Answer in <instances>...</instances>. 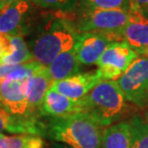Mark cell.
<instances>
[{
	"label": "cell",
	"mask_w": 148,
	"mask_h": 148,
	"mask_svg": "<svg viewBox=\"0 0 148 148\" xmlns=\"http://www.w3.org/2000/svg\"><path fill=\"white\" fill-rule=\"evenodd\" d=\"M36 6L50 10L72 12L77 7L78 0H31Z\"/></svg>",
	"instance_id": "cell-21"
},
{
	"label": "cell",
	"mask_w": 148,
	"mask_h": 148,
	"mask_svg": "<svg viewBox=\"0 0 148 148\" xmlns=\"http://www.w3.org/2000/svg\"><path fill=\"white\" fill-rule=\"evenodd\" d=\"M32 77L26 79L0 80V100L2 106L12 115L34 119L29 112V90Z\"/></svg>",
	"instance_id": "cell-7"
},
{
	"label": "cell",
	"mask_w": 148,
	"mask_h": 148,
	"mask_svg": "<svg viewBox=\"0 0 148 148\" xmlns=\"http://www.w3.org/2000/svg\"><path fill=\"white\" fill-rule=\"evenodd\" d=\"M79 102L82 112L92 116L103 128L140 114V108L128 101L116 81L101 82Z\"/></svg>",
	"instance_id": "cell-1"
},
{
	"label": "cell",
	"mask_w": 148,
	"mask_h": 148,
	"mask_svg": "<svg viewBox=\"0 0 148 148\" xmlns=\"http://www.w3.org/2000/svg\"><path fill=\"white\" fill-rule=\"evenodd\" d=\"M133 2L138 10L148 17V0H133Z\"/></svg>",
	"instance_id": "cell-23"
},
{
	"label": "cell",
	"mask_w": 148,
	"mask_h": 148,
	"mask_svg": "<svg viewBox=\"0 0 148 148\" xmlns=\"http://www.w3.org/2000/svg\"><path fill=\"white\" fill-rule=\"evenodd\" d=\"M18 1H21V0H0V11L4 7H6V6L12 4V3H14V2H18Z\"/></svg>",
	"instance_id": "cell-24"
},
{
	"label": "cell",
	"mask_w": 148,
	"mask_h": 148,
	"mask_svg": "<svg viewBox=\"0 0 148 148\" xmlns=\"http://www.w3.org/2000/svg\"><path fill=\"white\" fill-rule=\"evenodd\" d=\"M104 128L84 112L52 117L47 127L48 136L70 148H102Z\"/></svg>",
	"instance_id": "cell-2"
},
{
	"label": "cell",
	"mask_w": 148,
	"mask_h": 148,
	"mask_svg": "<svg viewBox=\"0 0 148 148\" xmlns=\"http://www.w3.org/2000/svg\"><path fill=\"white\" fill-rule=\"evenodd\" d=\"M80 112H82V109L79 100H72L52 89L47 92L41 107L42 115L50 117H62Z\"/></svg>",
	"instance_id": "cell-13"
},
{
	"label": "cell",
	"mask_w": 148,
	"mask_h": 148,
	"mask_svg": "<svg viewBox=\"0 0 148 148\" xmlns=\"http://www.w3.org/2000/svg\"><path fill=\"white\" fill-rule=\"evenodd\" d=\"M83 8L100 9V10H133V0H80Z\"/></svg>",
	"instance_id": "cell-20"
},
{
	"label": "cell",
	"mask_w": 148,
	"mask_h": 148,
	"mask_svg": "<svg viewBox=\"0 0 148 148\" xmlns=\"http://www.w3.org/2000/svg\"><path fill=\"white\" fill-rule=\"evenodd\" d=\"M101 83L96 72L78 73L66 79L53 82L51 89L60 92L75 101L82 99L95 88Z\"/></svg>",
	"instance_id": "cell-10"
},
{
	"label": "cell",
	"mask_w": 148,
	"mask_h": 148,
	"mask_svg": "<svg viewBox=\"0 0 148 148\" xmlns=\"http://www.w3.org/2000/svg\"><path fill=\"white\" fill-rule=\"evenodd\" d=\"M129 18L130 13L127 11L83 8V14L75 26L81 33H99L114 42H122V32Z\"/></svg>",
	"instance_id": "cell-4"
},
{
	"label": "cell",
	"mask_w": 148,
	"mask_h": 148,
	"mask_svg": "<svg viewBox=\"0 0 148 148\" xmlns=\"http://www.w3.org/2000/svg\"><path fill=\"white\" fill-rule=\"evenodd\" d=\"M146 111H148V106H147V108H146Z\"/></svg>",
	"instance_id": "cell-27"
},
{
	"label": "cell",
	"mask_w": 148,
	"mask_h": 148,
	"mask_svg": "<svg viewBox=\"0 0 148 148\" xmlns=\"http://www.w3.org/2000/svg\"><path fill=\"white\" fill-rule=\"evenodd\" d=\"M116 83L129 102L140 109L148 106V56H140L133 62Z\"/></svg>",
	"instance_id": "cell-5"
},
{
	"label": "cell",
	"mask_w": 148,
	"mask_h": 148,
	"mask_svg": "<svg viewBox=\"0 0 148 148\" xmlns=\"http://www.w3.org/2000/svg\"><path fill=\"white\" fill-rule=\"evenodd\" d=\"M114 42L111 38L99 33H81L75 48L77 59L81 65H97L110 43Z\"/></svg>",
	"instance_id": "cell-9"
},
{
	"label": "cell",
	"mask_w": 148,
	"mask_h": 148,
	"mask_svg": "<svg viewBox=\"0 0 148 148\" xmlns=\"http://www.w3.org/2000/svg\"><path fill=\"white\" fill-rule=\"evenodd\" d=\"M131 133V148H148V122L140 114L128 119Z\"/></svg>",
	"instance_id": "cell-18"
},
{
	"label": "cell",
	"mask_w": 148,
	"mask_h": 148,
	"mask_svg": "<svg viewBox=\"0 0 148 148\" xmlns=\"http://www.w3.org/2000/svg\"><path fill=\"white\" fill-rule=\"evenodd\" d=\"M80 37L77 26L67 19L52 21L31 46L34 61L48 67L58 56L74 48Z\"/></svg>",
	"instance_id": "cell-3"
},
{
	"label": "cell",
	"mask_w": 148,
	"mask_h": 148,
	"mask_svg": "<svg viewBox=\"0 0 148 148\" xmlns=\"http://www.w3.org/2000/svg\"><path fill=\"white\" fill-rule=\"evenodd\" d=\"M130 18L122 32V42L138 54L148 56V17L140 11H131Z\"/></svg>",
	"instance_id": "cell-11"
},
{
	"label": "cell",
	"mask_w": 148,
	"mask_h": 148,
	"mask_svg": "<svg viewBox=\"0 0 148 148\" xmlns=\"http://www.w3.org/2000/svg\"><path fill=\"white\" fill-rule=\"evenodd\" d=\"M80 65L77 59V51L74 47L68 51L61 53L47 67L53 82H56L78 74Z\"/></svg>",
	"instance_id": "cell-15"
},
{
	"label": "cell",
	"mask_w": 148,
	"mask_h": 148,
	"mask_svg": "<svg viewBox=\"0 0 148 148\" xmlns=\"http://www.w3.org/2000/svg\"><path fill=\"white\" fill-rule=\"evenodd\" d=\"M143 116H144V118L146 119V121L148 122V111H145L143 113Z\"/></svg>",
	"instance_id": "cell-25"
},
{
	"label": "cell",
	"mask_w": 148,
	"mask_h": 148,
	"mask_svg": "<svg viewBox=\"0 0 148 148\" xmlns=\"http://www.w3.org/2000/svg\"><path fill=\"white\" fill-rule=\"evenodd\" d=\"M102 148H131V133L128 120L104 128Z\"/></svg>",
	"instance_id": "cell-16"
},
{
	"label": "cell",
	"mask_w": 148,
	"mask_h": 148,
	"mask_svg": "<svg viewBox=\"0 0 148 148\" xmlns=\"http://www.w3.org/2000/svg\"><path fill=\"white\" fill-rule=\"evenodd\" d=\"M8 52L0 64L15 65L33 62L31 50L21 36H8Z\"/></svg>",
	"instance_id": "cell-17"
},
{
	"label": "cell",
	"mask_w": 148,
	"mask_h": 148,
	"mask_svg": "<svg viewBox=\"0 0 148 148\" xmlns=\"http://www.w3.org/2000/svg\"><path fill=\"white\" fill-rule=\"evenodd\" d=\"M30 10L29 0H21L3 8L0 11V34L8 36L25 34Z\"/></svg>",
	"instance_id": "cell-8"
},
{
	"label": "cell",
	"mask_w": 148,
	"mask_h": 148,
	"mask_svg": "<svg viewBox=\"0 0 148 148\" xmlns=\"http://www.w3.org/2000/svg\"><path fill=\"white\" fill-rule=\"evenodd\" d=\"M0 107H2V103H1V100H0Z\"/></svg>",
	"instance_id": "cell-26"
},
{
	"label": "cell",
	"mask_w": 148,
	"mask_h": 148,
	"mask_svg": "<svg viewBox=\"0 0 148 148\" xmlns=\"http://www.w3.org/2000/svg\"><path fill=\"white\" fill-rule=\"evenodd\" d=\"M43 140L34 135H0V148H42Z\"/></svg>",
	"instance_id": "cell-19"
},
{
	"label": "cell",
	"mask_w": 148,
	"mask_h": 148,
	"mask_svg": "<svg viewBox=\"0 0 148 148\" xmlns=\"http://www.w3.org/2000/svg\"><path fill=\"white\" fill-rule=\"evenodd\" d=\"M53 80L50 76L48 67L40 65L32 77L29 90V112L34 118H37L38 115H42L41 107L43 100L47 92L51 89Z\"/></svg>",
	"instance_id": "cell-12"
},
{
	"label": "cell",
	"mask_w": 148,
	"mask_h": 148,
	"mask_svg": "<svg viewBox=\"0 0 148 148\" xmlns=\"http://www.w3.org/2000/svg\"><path fill=\"white\" fill-rule=\"evenodd\" d=\"M36 120L15 116L4 107H0V135L4 132L16 135H34L41 133V129Z\"/></svg>",
	"instance_id": "cell-14"
},
{
	"label": "cell",
	"mask_w": 148,
	"mask_h": 148,
	"mask_svg": "<svg viewBox=\"0 0 148 148\" xmlns=\"http://www.w3.org/2000/svg\"><path fill=\"white\" fill-rule=\"evenodd\" d=\"M8 52V39L7 35L0 34V63L2 59L5 57V55Z\"/></svg>",
	"instance_id": "cell-22"
},
{
	"label": "cell",
	"mask_w": 148,
	"mask_h": 148,
	"mask_svg": "<svg viewBox=\"0 0 148 148\" xmlns=\"http://www.w3.org/2000/svg\"><path fill=\"white\" fill-rule=\"evenodd\" d=\"M138 58V53L125 42H114L97 62V74L101 82L116 81Z\"/></svg>",
	"instance_id": "cell-6"
}]
</instances>
